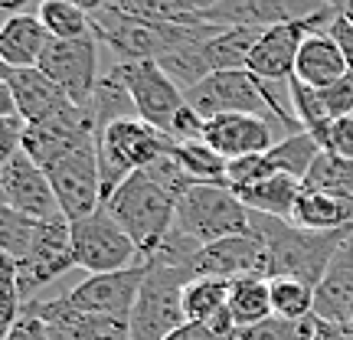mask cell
Masks as SVG:
<instances>
[{
	"instance_id": "obj_1",
	"label": "cell",
	"mask_w": 353,
	"mask_h": 340,
	"mask_svg": "<svg viewBox=\"0 0 353 340\" xmlns=\"http://www.w3.org/2000/svg\"><path fill=\"white\" fill-rule=\"evenodd\" d=\"M252 213V210H249ZM252 232L265 242L268 259H272V278H298L304 285L317 288L324 272L330 268L334 255L353 236V229L337 232H311L275 216L252 213Z\"/></svg>"
},
{
	"instance_id": "obj_2",
	"label": "cell",
	"mask_w": 353,
	"mask_h": 340,
	"mask_svg": "<svg viewBox=\"0 0 353 340\" xmlns=\"http://www.w3.org/2000/svg\"><path fill=\"white\" fill-rule=\"evenodd\" d=\"M187 105H193L206 121L216 118V114H255V118H268V121L275 118L278 125L288 128V134H301L304 131L294 108L285 105V99L275 92V86L262 82L249 69L213 72L210 79H203L200 86L190 88Z\"/></svg>"
},
{
	"instance_id": "obj_3",
	"label": "cell",
	"mask_w": 353,
	"mask_h": 340,
	"mask_svg": "<svg viewBox=\"0 0 353 340\" xmlns=\"http://www.w3.org/2000/svg\"><path fill=\"white\" fill-rule=\"evenodd\" d=\"M105 206L118 219V226L134 239L144 262L157 252V246L167 239V232L176 223V200L148 170H138V174L128 177Z\"/></svg>"
},
{
	"instance_id": "obj_4",
	"label": "cell",
	"mask_w": 353,
	"mask_h": 340,
	"mask_svg": "<svg viewBox=\"0 0 353 340\" xmlns=\"http://www.w3.org/2000/svg\"><path fill=\"white\" fill-rule=\"evenodd\" d=\"M95 151H99L101 197L108 203L112 193L131 174L148 170L161 157L174 154V138L157 131L148 121H141V118H125V121H114L112 128L95 134Z\"/></svg>"
},
{
	"instance_id": "obj_5",
	"label": "cell",
	"mask_w": 353,
	"mask_h": 340,
	"mask_svg": "<svg viewBox=\"0 0 353 340\" xmlns=\"http://www.w3.org/2000/svg\"><path fill=\"white\" fill-rule=\"evenodd\" d=\"M174 226L200 246H210L229 236H249L252 213L229 183H196L176 200Z\"/></svg>"
},
{
	"instance_id": "obj_6",
	"label": "cell",
	"mask_w": 353,
	"mask_h": 340,
	"mask_svg": "<svg viewBox=\"0 0 353 340\" xmlns=\"http://www.w3.org/2000/svg\"><path fill=\"white\" fill-rule=\"evenodd\" d=\"M193 281L190 268L148 265L144 285L131 311V340H167L180 324H187L183 291Z\"/></svg>"
},
{
	"instance_id": "obj_7",
	"label": "cell",
	"mask_w": 353,
	"mask_h": 340,
	"mask_svg": "<svg viewBox=\"0 0 353 340\" xmlns=\"http://www.w3.org/2000/svg\"><path fill=\"white\" fill-rule=\"evenodd\" d=\"M72 252H76V265L85 268L88 275H108V272L148 265L134 239L108 213V206L72 223Z\"/></svg>"
},
{
	"instance_id": "obj_8",
	"label": "cell",
	"mask_w": 353,
	"mask_h": 340,
	"mask_svg": "<svg viewBox=\"0 0 353 340\" xmlns=\"http://www.w3.org/2000/svg\"><path fill=\"white\" fill-rule=\"evenodd\" d=\"M334 17L337 13L330 7H321L317 13H307L301 20H285V23L268 26L259 37V43H255L252 56H249V72H255L262 82H272V86L291 82L304 39L311 33H324L334 23Z\"/></svg>"
},
{
	"instance_id": "obj_9",
	"label": "cell",
	"mask_w": 353,
	"mask_h": 340,
	"mask_svg": "<svg viewBox=\"0 0 353 340\" xmlns=\"http://www.w3.org/2000/svg\"><path fill=\"white\" fill-rule=\"evenodd\" d=\"M69 268H79L76 252H72V223L65 216L39 223L30 252L17 262V285H20L23 304L37 301V291L63 278Z\"/></svg>"
},
{
	"instance_id": "obj_10",
	"label": "cell",
	"mask_w": 353,
	"mask_h": 340,
	"mask_svg": "<svg viewBox=\"0 0 353 340\" xmlns=\"http://www.w3.org/2000/svg\"><path fill=\"white\" fill-rule=\"evenodd\" d=\"M52 183V193L59 200V210L69 223H79L105 206L101 197V174H99V151L88 144L82 151H72L43 167Z\"/></svg>"
},
{
	"instance_id": "obj_11",
	"label": "cell",
	"mask_w": 353,
	"mask_h": 340,
	"mask_svg": "<svg viewBox=\"0 0 353 340\" xmlns=\"http://www.w3.org/2000/svg\"><path fill=\"white\" fill-rule=\"evenodd\" d=\"M99 39L82 37V39H50V46L43 52L37 69L63 88L69 101L79 108H88V101L95 95L99 86Z\"/></svg>"
},
{
	"instance_id": "obj_12",
	"label": "cell",
	"mask_w": 353,
	"mask_h": 340,
	"mask_svg": "<svg viewBox=\"0 0 353 340\" xmlns=\"http://www.w3.org/2000/svg\"><path fill=\"white\" fill-rule=\"evenodd\" d=\"M0 206H10L39 223L63 216L46 170L26 151H17L0 164Z\"/></svg>"
},
{
	"instance_id": "obj_13",
	"label": "cell",
	"mask_w": 353,
	"mask_h": 340,
	"mask_svg": "<svg viewBox=\"0 0 353 340\" xmlns=\"http://www.w3.org/2000/svg\"><path fill=\"white\" fill-rule=\"evenodd\" d=\"M114 69L121 72V79H125L128 88H131L138 118L167 134L174 114L180 112L183 101H187V92L176 86L157 63H114Z\"/></svg>"
},
{
	"instance_id": "obj_14",
	"label": "cell",
	"mask_w": 353,
	"mask_h": 340,
	"mask_svg": "<svg viewBox=\"0 0 353 340\" xmlns=\"http://www.w3.org/2000/svg\"><path fill=\"white\" fill-rule=\"evenodd\" d=\"M190 272L193 278H223V281L272 278V259L265 242L255 232H249V236H229V239L203 246Z\"/></svg>"
},
{
	"instance_id": "obj_15",
	"label": "cell",
	"mask_w": 353,
	"mask_h": 340,
	"mask_svg": "<svg viewBox=\"0 0 353 340\" xmlns=\"http://www.w3.org/2000/svg\"><path fill=\"white\" fill-rule=\"evenodd\" d=\"M144 275H148V265H134V268L108 272V275H88L85 281H79L76 288L65 291V301L79 308V311H88V314L131 321Z\"/></svg>"
},
{
	"instance_id": "obj_16",
	"label": "cell",
	"mask_w": 353,
	"mask_h": 340,
	"mask_svg": "<svg viewBox=\"0 0 353 340\" xmlns=\"http://www.w3.org/2000/svg\"><path fill=\"white\" fill-rule=\"evenodd\" d=\"M33 308L46 321L52 340H131V321L79 311L65 301V294L37 298Z\"/></svg>"
},
{
	"instance_id": "obj_17",
	"label": "cell",
	"mask_w": 353,
	"mask_h": 340,
	"mask_svg": "<svg viewBox=\"0 0 353 340\" xmlns=\"http://www.w3.org/2000/svg\"><path fill=\"white\" fill-rule=\"evenodd\" d=\"M0 82L10 88L13 101H17V114L23 118L26 125L46 121V118L65 112L72 105L69 95L43 69H10V66H0Z\"/></svg>"
},
{
	"instance_id": "obj_18",
	"label": "cell",
	"mask_w": 353,
	"mask_h": 340,
	"mask_svg": "<svg viewBox=\"0 0 353 340\" xmlns=\"http://www.w3.org/2000/svg\"><path fill=\"white\" fill-rule=\"evenodd\" d=\"M206 144L226 161L252 157L275 148L272 141V121L255 114H216L206 121Z\"/></svg>"
},
{
	"instance_id": "obj_19",
	"label": "cell",
	"mask_w": 353,
	"mask_h": 340,
	"mask_svg": "<svg viewBox=\"0 0 353 340\" xmlns=\"http://www.w3.org/2000/svg\"><path fill=\"white\" fill-rule=\"evenodd\" d=\"M50 33L37 13H17L7 17L0 26V63L10 69H37L43 52L50 46Z\"/></svg>"
},
{
	"instance_id": "obj_20",
	"label": "cell",
	"mask_w": 353,
	"mask_h": 340,
	"mask_svg": "<svg viewBox=\"0 0 353 340\" xmlns=\"http://www.w3.org/2000/svg\"><path fill=\"white\" fill-rule=\"evenodd\" d=\"M347 72H350V66L343 59L337 39L330 37L327 30L324 33H311L304 39L301 52H298V63H294V79L298 82H304L311 88H327L334 82H341Z\"/></svg>"
},
{
	"instance_id": "obj_21",
	"label": "cell",
	"mask_w": 353,
	"mask_h": 340,
	"mask_svg": "<svg viewBox=\"0 0 353 340\" xmlns=\"http://www.w3.org/2000/svg\"><path fill=\"white\" fill-rule=\"evenodd\" d=\"M291 223L311 232H337V229H353V203L324 193V190L304 187L294 206Z\"/></svg>"
},
{
	"instance_id": "obj_22",
	"label": "cell",
	"mask_w": 353,
	"mask_h": 340,
	"mask_svg": "<svg viewBox=\"0 0 353 340\" xmlns=\"http://www.w3.org/2000/svg\"><path fill=\"white\" fill-rule=\"evenodd\" d=\"M304 190V180L298 177H265L252 187H242L236 190V197H239L252 213H262V216H275V219H288L294 216V206H298V197H301Z\"/></svg>"
},
{
	"instance_id": "obj_23",
	"label": "cell",
	"mask_w": 353,
	"mask_h": 340,
	"mask_svg": "<svg viewBox=\"0 0 353 340\" xmlns=\"http://www.w3.org/2000/svg\"><path fill=\"white\" fill-rule=\"evenodd\" d=\"M268 26H226L219 30L206 46L203 56L210 63V72H236V69H249V56H252L255 43Z\"/></svg>"
},
{
	"instance_id": "obj_24",
	"label": "cell",
	"mask_w": 353,
	"mask_h": 340,
	"mask_svg": "<svg viewBox=\"0 0 353 340\" xmlns=\"http://www.w3.org/2000/svg\"><path fill=\"white\" fill-rule=\"evenodd\" d=\"M85 112H88V118H92L95 134L105 131V128H112L114 121L138 118V108H134V99H131V88H128V82L121 79V72H118L114 66L99 79L95 95H92Z\"/></svg>"
},
{
	"instance_id": "obj_25",
	"label": "cell",
	"mask_w": 353,
	"mask_h": 340,
	"mask_svg": "<svg viewBox=\"0 0 353 340\" xmlns=\"http://www.w3.org/2000/svg\"><path fill=\"white\" fill-rule=\"evenodd\" d=\"M229 314L236 321V328H252L262 324L265 317H272V278H239L229 288Z\"/></svg>"
},
{
	"instance_id": "obj_26",
	"label": "cell",
	"mask_w": 353,
	"mask_h": 340,
	"mask_svg": "<svg viewBox=\"0 0 353 340\" xmlns=\"http://www.w3.org/2000/svg\"><path fill=\"white\" fill-rule=\"evenodd\" d=\"M229 288L232 281H223V278H193L183 291L187 321H213L216 314H223L229 304Z\"/></svg>"
},
{
	"instance_id": "obj_27",
	"label": "cell",
	"mask_w": 353,
	"mask_h": 340,
	"mask_svg": "<svg viewBox=\"0 0 353 340\" xmlns=\"http://www.w3.org/2000/svg\"><path fill=\"white\" fill-rule=\"evenodd\" d=\"M39 20L52 39H82L92 33V17L69 0H39Z\"/></svg>"
},
{
	"instance_id": "obj_28",
	"label": "cell",
	"mask_w": 353,
	"mask_h": 340,
	"mask_svg": "<svg viewBox=\"0 0 353 340\" xmlns=\"http://www.w3.org/2000/svg\"><path fill=\"white\" fill-rule=\"evenodd\" d=\"M174 157L183 164L196 183H226L229 174V161L223 154H216L206 141H190V144H176Z\"/></svg>"
},
{
	"instance_id": "obj_29",
	"label": "cell",
	"mask_w": 353,
	"mask_h": 340,
	"mask_svg": "<svg viewBox=\"0 0 353 340\" xmlns=\"http://www.w3.org/2000/svg\"><path fill=\"white\" fill-rule=\"evenodd\" d=\"M288 95H291V108H294V114H298L301 128L307 131V134H314L317 144H321V141H324V134H327V128L334 125L330 112L324 108L321 92H317V88H311V86H304V82H298V79H291V82H288Z\"/></svg>"
},
{
	"instance_id": "obj_30",
	"label": "cell",
	"mask_w": 353,
	"mask_h": 340,
	"mask_svg": "<svg viewBox=\"0 0 353 340\" xmlns=\"http://www.w3.org/2000/svg\"><path fill=\"white\" fill-rule=\"evenodd\" d=\"M272 311L278 317H314V288L298 278H272Z\"/></svg>"
},
{
	"instance_id": "obj_31",
	"label": "cell",
	"mask_w": 353,
	"mask_h": 340,
	"mask_svg": "<svg viewBox=\"0 0 353 340\" xmlns=\"http://www.w3.org/2000/svg\"><path fill=\"white\" fill-rule=\"evenodd\" d=\"M37 229L39 219H30V216L17 213L10 206H0V255L20 262L37 239Z\"/></svg>"
},
{
	"instance_id": "obj_32",
	"label": "cell",
	"mask_w": 353,
	"mask_h": 340,
	"mask_svg": "<svg viewBox=\"0 0 353 340\" xmlns=\"http://www.w3.org/2000/svg\"><path fill=\"white\" fill-rule=\"evenodd\" d=\"M236 340H314V317L291 321V317H265L262 324L242 328Z\"/></svg>"
},
{
	"instance_id": "obj_33",
	"label": "cell",
	"mask_w": 353,
	"mask_h": 340,
	"mask_svg": "<svg viewBox=\"0 0 353 340\" xmlns=\"http://www.w3.org/2000/svg\"><path fill=\"white\" fill-rule=\"evenodd\" d=\"M174 144H190V141H203L206 138V118H203L193 105L183 101V108L174 114V121H170V131H167Z\"/></svg>"
},
{
	"instance_id": "obj_34",
	"label": "cell",
	"mask_w": 353,
	"mask_h": 340,
	"mask_svg": "<svg viewBox=\"0 0 353 340\" xmlns=\"http://www.w3.org/2000/svg\"><path fill=\"white\" fill-rule=\"evenodd\" d=\"M317 92H321L324 108L330 112L334 121L337 118H353V72H347L341 82H334L327 88H317Z\"/></svg>"
},
{
	"instance_id": "obj_35",
	"label": "cell",
	"mask_w": 353,
	"mask_h": 340,
	"mask_svg": "<svg viewBox=\"0 0 353 340\" xmlns=\"http://www.w3.org/2000/svg\"><path fill=\"white\" fill-rule=\"evenodd\" d=\"M3 340H52V337H50L46 321H43L39 311L33 308V301H26L23 311H20V317L13 321V328L3 334Z\"/></svg>"
},
{
	"instance_id": "obj_36",
	"label": "cell",
	"mask_w": 353,
	"mask_h": 340,
	"mask_svg": "<svg viewBox=\"0 0 353 340\" xmlns=\"http://www.w3.org/2000/svg\"><path fill=\"white\" fill-rule=\"evenodd\" d=\"M321 151L353 161V118H337V121L327 128V134L321 141Z\"/></svg>"
},
{
	"instance_id": "obj_37",
	"label": "cell",
	"mask_w": 353,
	"mask_h": 340,
	"mask_svg": "<svg viewBox=\"0 0 353 340\" xmlns=\"http://www.w3.org/2000/svg\"><path fill=\"white\" fill-rule=\"evenodd\" d=\"M167 340H236V337L219 334L210 321H187V324H180Z\"/></svg>"
},
{
	"instance_id": "obj_38",
	"label": "cell",
	"mask_w": 353,
	"mask_h": 340,
	"mask_svg": "<svg viewBox=\"0 0 353 340\" xmlns=\"http://www.w3.org/2000/svg\"><path fill=\"white\" fill-rule=\"evenodd\" d=\"M327 33L337 39L343 59H347V66H350V72H353V20H347L343 13H337V17H334V23L327 26Z\"/></svg>"
},
{
	"instance_id": "obj_39",
	"label": "cell",
	"mask_w": 353,
	"mask_h": 340,
	"mask_svg": "<svg viewBox=\"0 0 353 340\" xmlns=\"http://www.w3.org/2000/svg\"><path fill=\"white\" fill-rule=\"evenodd\" d=\"M314 340H353V324H330L314 317Z\"/></svg>"
},
{
	"instance_id": "obj_40",
	"label": "cell",
	"mask_w": 353,
	"mask_h": 340,
	"mask_svg": "<svg viewBox=\"0 0 353 340\" xmlns=\"http://www.w3.org/2000/svg\"><path fill=\"white\" fill-rule=\"evenodd\" d=\"M223 0H176V7L187 13V17H193V20H203L210 10H216Z\"/></svg>"
},
{
	"instance_id": "obj_41",
	"label": "cell",
	"mask_w": 353,
	"mask_h": 340,
	"mask_svg": "<svg viewBox=\"0 0 353 340\" xmlns=\"http://www.w3.org/2000/svg\"><path fill=\"white\" fill-rule=\"evenodd\" d=\"M69 3H76L79 10H85L88 17H95V13H101L108 7V0H69Z\"/></svg>"
},
{
	"instance_id": "obj_42",
	"label": "cell",
	"mask_w": 353,
	"mask_h": 340,
	"mask_svg": "<svg viewBox=\"0 0 353 340\" xmlns=\"http://www.w3.org/2000/svg\"><path fill=\"white\" fill-rule=\"evenodd\" d=\"M26 3L30 0H0V10L7 17H17V13H26Z\"/></svg>"
},
{
	"instance_id": "obj_43",
	"label": "cell",
	"mask_w": 353,
	"mask_h": 340,
	"mask_svg": "<svg viewBox=\"0 0 353 340\" xmlns=\"http://www.w3.org/2000/svg\"><path fill=\"white\" fill-rule=\"evenodd\" d=\"M324 3H327L334 13H343V10H347V0H324Z\"/></svg>"
},
{
	"instance_id": "obj_44",
	"label": "cell",
	"mask_w": 353,
	"mask_h": 340,
	"mask_svg": "<svg viewBox=\"0 0 353 340\" xmlns=\"http://www.w3.org/2000/svg\"><path fill=\"white\" fill-rule=\"evenodd\" d=\"M311 3H324V0H311Z\"/></svg>"
}]
</instances>
